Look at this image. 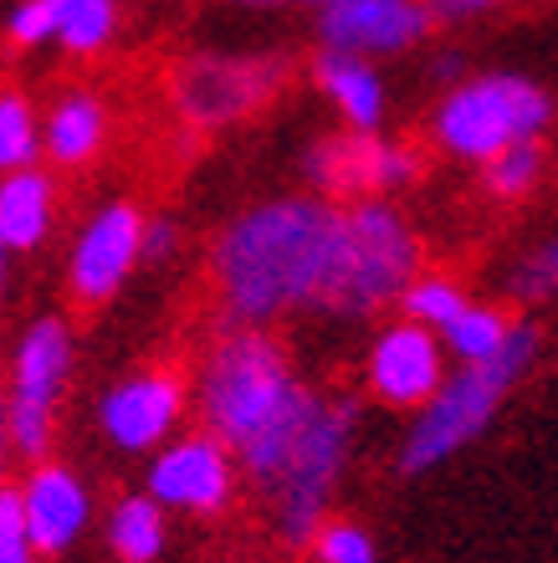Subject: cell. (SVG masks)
<instances>
[{"mask_svg": "<svg viewBox=\"0 0 558 563\" xmlns=\"http://www.w3.org/2000/svg\"><path fill=\"white\" fill-rule=\"evenodd\" d=\"M185 379L195 426L231 445L272 533L303 549L359 456L364 405L313 385L277 328L221 323Z\"/></svg>", "mask_w": 558, "mask_h": 563, "instance_id": "1", "label": "cell"}, {"mask_svg": "<svg viewBox=\"0 0 558 563\" xmlns=\"http://www.w3.org/2000/svg\"><path fill=\"white\" fill-rule=\"evenodd\" d=\"M343 206L308 190H282L226 216L210 236L206 277L221 323L282 328L287 318H324L333 287Z\"/></svg>", "mask_w": 558, "mask_h": 563, "instance_id": "2", "label": "cell"}, {"mask_svg": "<svg viewBox=\"0 0 558 563\" xmlns=\"http://www.w3.org/2000/svg\"><path fill=\"white\" fill-rule=\"evenodd\" d=\"M544 364V328L533 318H517L513 343L486 364H451L441 389L430 395L415 416H405V435H400V472L426 476L441 472L446 461H456L467 445H477L486 430L497 426L517 389L533 379V369Z\"/></svg>", "mask_w": 558, "mask_h": 563, "instance_id": "3", "label": "cell"}, {"mask_svg": "<svg viewBox=\"0 0 558 563\" xmlns=\"http://www.w3.org/2000/svg\"><path fill=\"white\" fill-rule=\"evenodd\" d=\"M430 144L451 164L482 169L517 144H548L554 134V92L523 67H482L451 77L426 119Z\"/></svg>", "mask_w": 558, "mask_h": 563, "instance_id": "4", "label": "cell"}, {"mask_svg": "<svg viewBox=\"0 0 558 563\" xmlns=\"http://www.w3.org/2000/svg\"><path fill=\"white\" fill-rule=\"evenodd\" d=\"M426 267V236L400 200H353L343 206L333 287L324 318L338 323H374L395 312L400 292Z\"/></svg>", "mask_w": 558, "mask_h": 563, "instance_id": "5", "label": "cell"}, {"mask_svg": "<svg viewBox=\"0 0 558 563\" xmlns=\"http://www.w3.org/2000/svg\"><path fill=\"white\" fill-rule=\"evenodd\" d=\"M77 374V333L62 312H36L31 323L11 339L6 354V435H11V456H52L62 426V405Z\"/></svg>", "mask_w": 558, "mask_h": 563, "instance_id": "6", "label": "cell"}, {"mask_svg": "<svg viewBox=\"0 0 558 563\" xmlns=\"http://www.w3.org/2000/svg\"><path fill=\"white\" fill-rule=\"evenodd\" d=\"M287 57L282 52H185L164 77L169 92V113H175L190 134H231L241 123L282 98L287 88Z\"/></svg>", "mask_w": 558, "mask_h": 563, "instance_id": "7", "label": "cell"}, {"mask_svg": "<svg viewBox=\"0 0 558 563\" xmlns=\"http://www.w3.org/2000/svg\"><path fill=\"white\" fill-rule=\"evenodd\" d=\"M303 190L318 195V200H333V206H353V200H395L420 179L426 169V154L411 144V139L390 134H353V129H333V134H318L303 148Z\"/></svg>", "mask_w": 558, "mask_h": 563, "instance_id": "8", "label": "cell"}, {"mask_svg": "<svg viewBox=\"0 0 558 563\" xmlns=\"http://www.w3.org/2000/svg\"><path fill=\"white\" fill-rule=\"evenodd\" d=\"M169 518H195L216 522L241 503V461L231 456V445H221L210 430L185 426L175 430L160 451L144 456V487Z\"/></svg>", "mask_w": 558, "mask_h": 563, "instance_id": "9", "label": "cell"}, {"mask_svg": "<svg viewBox=\"0 0 558 563\" xmlns=\"http://www.w3.org/2000/svg\"><path fill=\"white\" fill-rule=\"evenodd\" d=\"M185 426H190V379L175 364H139L118 374L92 405V430L113 456L144 461Z\"/></svg>", "mask_w": 558, "mask_h": 563, "instance_id": "10", "label": "cell"}, {"mask_svg": "<svg viewBox=\"0 0 558 563\" xmlns=\"http://www.w3.org/2000/svg\"><path fill=\"white\" fill-rule=\"evenodd\" d=\"M144 216L149 210L129 195H108L73 225L67 236V292L77 308H103L144 267Z\"/></svg>", "mask_w": 558, "mask_h": 563, "instance_id": "11", "label": "cell"}, {"mask_svg": "<svg viewBox=\"0 0 558 563\" xmlns=\"http://www.w3.org/2000/svg\"><path fill=\"white\" fill-rule=\"evenodd\" d=\"M451 374V358L441 349V333L411 323L390 312L374 333H369L364 354H359V385L364 400L390 410V416H415L420 405L441 389V379Z\"/></svg>", "mask_w": 558, "mask_h": 563, "instance_id": "12", "label": "cell"}, {"mask_svg": "<svg viewBox=\"0 0 558 563\" xmlns=\"http://www.w3.org/2000/svg\"><path fill=\"white\" fill-rule=\"evenodd\" d=\"M15 487V507L26 522L31 543L42 559H67V553L92 533L98 522V503H92V482L62 456H36L26 461V472Z\"/></svg>", "mask_w": 558, "mask_h": 563, "instance_id": "13", "label": "cell"}, {"mask_svg": "<svg viewBox=\"0 0 558 563\" xmlns=\"http://www.w3.org/2000/svg\"><path fill=\"white\" fill-rule=\"evenodd\" d=\"M430 31L436 21H430L426 0H333L318 11V42L328 52L369 57L380 67L426 46Z\"/></svg>", "mask_w": 558, "mask_h": 563, "instance_id": "14", "label": "cell"}, {"mask_svg": "<svg viewBox=\"0 0 558 563\" xmlns=\"http://www.w3.org/2000/svg\"><path fill=\"white\" fill-rule=\"evenodd\" d=\"M118 108L103 88L73 82L42 103V164L57 175H83L113 148Z\"/></svg>", "mask_w": 558, "mask_h": 563, "instance_id": "15", "label": "cell"}, {"mask_svg": "<svg viewBox=\"0 0 558 563\" xmlns=\"http://www.w3.org/2000/svg\"><path fill=\"white\" fill-rule=\"evenodd\" d=\"M308 77L318 88V98L328 103V113L338 119V129H353V134L390 129V77H384L380 62L318 46Z\"/></svg>", "mask_w": 558, "mask_h": 563, "instance_id": "16", "label": "cell"}, {"mask_svg": "<svg viewBox=\"0 0 558 563\" xmlns=\"http://www.w3.org/2000/svg\"><path fill=\"white\" fill-rule=\"evenodd\" d=\"M62 221V185L46 164H26L0 175V241L11 256L42 252Z\"/></svg>", "mask_w": 558, "mask_h": 563, "instance_id": "17", "label": "cell"}, {"mask_svg": "<svg viewBox=\"0 0 558 563\" xmlns=\"http://www.w3.org/2000/svg\"><path fill=\"white\" fill-rule=\"evenodd\" d=\"M46 26H52V52L73 62L108 57L123 36V0H42Z\"/></svg>", "mask_w": 558, "mask_h": 563, "instance_id": "18", "label": "cell"}, {"mask_svg": "<svg viewBox=\"0 0 558 563\" xmlns=\"http://www.w3.org/2000/svg\"><path fill=\"white\" fill-rule=\"evenodd\" d=\"M98 528L118 563H160L169 549V512L149 492H118Z\"/></svg>", "mask_w": 558, "mask_h": 563, "instance_id": "19", "label": "cell"}, {"mask_svg": "<svg viewBox=\"0 0 558 563\" xmlns=\"http://www.w3.org/2000/svg\"><path fill=\"white\" fill-rule=\"evenodd\" d=\"M517 318H523V312L502 308V302H477V297H471L467 308L441 328L446 358H451V364H486V358H497L502 349L513 343Z\"/></svg>", "mask_w": 558, "mask_h": 563, "instance_id": "20", "label": "cell"}, {"mask_svg": "<svg viewBox=\"0 0 558 563\" xmlns=\"http://www.w3.org/2000/svg\"><path fill=\"white\" fill-rule=\"evenodd\" d=\"M471 302V287L456 272H441V267H420L411 282H405V292H400L395 312L400 318H411V323L430 328V333H441L446 323H451L456 312Z\"/></svg>", "mask_w": 558, "mask_h": 563, "instance_id": "21", "label": "cell"}, {"mask_svg": "<svg viewBox=\"0 0 558 563\" xmlns=\"http://www.w3.org/2000/svg\"><path fill=\"white\" fill-rule=\"evenodd\" d=\"M477 175H482L486 200H497V206H528L548 179V144H517L507 154H497V159H486Z\"/></svg>", "mask_w": 558, "mask_h": 563, "instance_id": "22", "label": "cell"}, {"mask_svg": "<svg viewBox=\"0 0 558 563\" xmlns=\"http://www.w3.org/2000/svg\"><path fill=\"white\" fill-rule=\"evenodd\" d=\"M42 164V103L26 88H0V175Z\"/></svg>", "mask_w": 558, "mask_h": 563, "instance_id": "23", "label": "cell"}, {"mask_svg": "<svg viewBox=\"0 0 558 563\" xmlns=\"http://www.w3.org/2000/svg\"><path fill=\"white\" fill-rule=\"evenodd\" d=\"M554 292H558V241L544 236L513 256V267H507V297H513L517 308H523V318H528V312H544L548 302H554Z\"/></svg>", "mask_w": 558, "mask_h": 563, "instance_id": "24", "label": "cell"}, {"mask_svg": "<svg viewBox=\"0 0 558 563\" xmlns=\"http://www.w3.org/2000/svg\"><path fill=\"white\" fill-rule=\"evenodd\" d=\"M303 549L318 563H380V538L369 533L359 518H338V512H328V518L313 528Z\"/></svg>", "mask_w": 558, "mask_h": 563, "instance_id": "25", "label": "cell"}, {"mask_svg": "<svg viewBox=\"0 0 558 563\" xmlns=\"http://www.w3.org/2000/svg\"><path fill=\"white\" fill-rule=\"evenodd\" d=\"M0 31H6V42H11L15 52H52V26H46L42 0H11Z\"/></svg>", "mask_w": 558, "mask_h": 563, "instance_id": "26", "label": "cell"}, {"mask_svg": "<svg viewBox=\"0 0 558 563\" xmlns=\"http://www.w3.org/2000/svg\"><path fill=\"white\" fill-rule=\"evenodd\" d=\"M0 563H42L36 543H31L21 507H15V487L0 482Z\"/></svg>", "mask_w": 558, "mask_h": 563, "instance_id": "27", "label": "cell"}, {"mask_svg": "<svg viewBox=\"0 0 558 563\" xmlns=\"http://www.w3.org/2000/svg\"><path fill=\"white\" fill-rule=\"evenodd\" d=\"M179 246H185V231H179L175 216H144V267L175 262Z\"/></svg>", "mask_w": 558, "mask_h": 563, "instance_id": "28", "label": "cell"}, {"mask_svg": "<svg viewBox=\"0 0 558 563\" xmlns=\"http://www.w3.org/2000/svg\"><path fill=\"white\" fill-rule=\"evenodd\" d=\"M523 5V0H426L430 21H446V26H467V21H486V15H502Z\"/></svg>", "mask_w": 558, "mask_h": 563, "instance_id": "29", "label": "cell"}, {"mask_svg": "<svg viewBox=\"0 0 558 563\" xmlns=\"http://www.w3.org/2000/svg\"><path fill=\"white\" fill-rule=\"evenodd\" d=\"M11 262H15V256H11V246L0 241V297L11 292Z\"/></svg>", "mask_w": 558, "mask_h": 563, "instance_id": "30", "label": "cell"}, {"mask_svg": "<svg viewBox=\"0 0 558 563\" xmlns=\"http://www.w3.org/2000/svg\"><path fill=\"white\" fill-rule=\"evenodd\" d=\"M11 461V435H6V405H0V466Z\"/></svg>", "mask_w": 558, "mask_h": 563, "instance_id": "31", "label": "cell"}, {"mask_svg": "<svg viewBox=\"0 0 558 563\" xmlns=\"http://www.w3.org/2000/svg\"><path fill=\"white\" fill-rule=\"evenodd\" d=\"M226 5H236V11H266V5H277V0H226Z\"/></svg>", "mask_w": 558, "mask_h": 563, "instance_id": "32", "label": "cell"}, {"mask_svg": "<svg viewBox=\"0 0 558 563\" xmlns=\"http://www.w3.org/2000/svg\"><path fill=\"white\" fill-rule=\"evenodd\" d=\"M293 5H308V11H324V5H333V0H293Z\"/></svg>", "mask_w": 558, "mask_h": 563, "instance_id": "33", "label": "cell"}]
</instances>
